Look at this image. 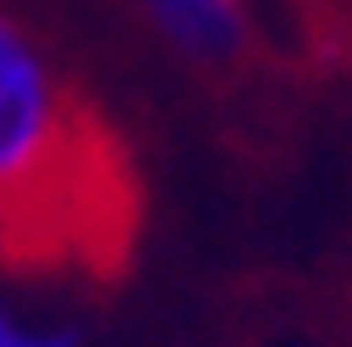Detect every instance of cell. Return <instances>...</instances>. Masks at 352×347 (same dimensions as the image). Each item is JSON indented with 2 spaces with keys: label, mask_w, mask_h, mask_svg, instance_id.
<instances>
[{
  "label": "cell",
  "mask_w": 352,
  "mask_h": 347,
  "mask_svg": "<svg viewBox=\"0 0 352 347\" xmlns=\"http://www.w3.org/2000/svg\"><path fill=\"white\" fill-rule=\"evenodd\" d=\"M78 101L56 56L0 12V224L39 219L78 180Z\"/></svg>",
  "instance_id": "obj_1"
},
{
  "label": "cell",
  "mask_w": 352,
  "mask_h": 347,
  "mask_svg": "<svg viewBox=\"0 0 352 347\" xmlns=\"http://www.w3.org/2000/svg\"><path fill=\"white\" fill-rule=\"evenodd\" d=\"M135 12L190 67H230L252 45L246 0H135Z\"/></svg>",
  "instance_id": "obj_2"
},
{
  "label": "cell",
  "mask_w": 352,
  "mask_h": 347,
  "mask_svg": "<svg viewBox=\"0 0 352 347\" xmlns=\"http://www.w3.org/2000/svg\"><path fill=\"white\" fill-rule=\"evenodd\" d=\"M0 347H78L67 325H28L0 302Z\"/></svg>",
  "instance_id": "obj_3"
}]
</instances>
